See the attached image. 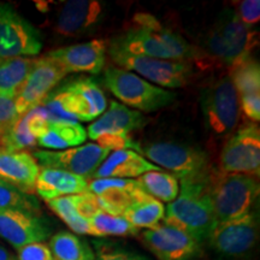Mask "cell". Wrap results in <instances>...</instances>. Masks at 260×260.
<instances>
[{
    "instance_id": "1",
    "label": "cell",
    "mask_w": 260,
    "mask_h": 260,
    "mask_svg": "<svg viewBox=\"0 0 260 260\" xmlns=\"http://www.w3.org/2000/svg\"><path fill=\"white\" fill-rule=\"evenodd\" d=\"M134 21L136 27L110 41V47L159 59L199 60V50L182 35L162 27L154 16L139 14Z\"/></svg>"
},
{
    "instance_id": "2",
    "label": "cell",
    "mask_w": 260,
    "mask_h": 260,
    "mask_svg": "<svg viewBox=\"0 0 260 260\" xmlns=\"http://www.w3.org/2000/svg\"><path fill=\"white\" fill-rule=\"evenodd\" d=\"M213 175L209 172L200 177L182 180L178 197L168 204L162 219L164 224L188 234L201 246L206 243L216 224L211 199Z\"/></svg>"
},
{
    "instance_id": "3",
    "label": "cell",
    "mask_w": 260,
    "mask_h": 260,
    "mask_svg": "<svg viewBox=\"0 0 260 260\" xmlns=\"http://www.w3.org/2000/svg\"><path fill=\"white\" fill-rule=\"evenodd\" d=\"M258 44V32L247 28L235 10L226 8L201 40L199 61L211 60L232 68L243 58L252 56Z\"/></svg>"
},
{
    "instance_id": "4",
    "label": "cell",
    "mask_w": 260,
    "mask_h": 260,
    "mask_svg": "<svg viewBox=\"0 0 260 260\" xmlns=\"http://www.w3.org/2000/svg\"><path fill=\"white\" fill-rule=\"evenodd\" d=\"M106 105V98L99 84L88 77L52 90L41 103L51 123L94 121L105 111Z\"/></svg>"
},
{
    "instance_id": "5",
    "label": "cell",
    "mask_w": 260,
    "mask_h": 260,
    "mask_svg": "<svg viewBox=\"0 0 260 260\" xmlns=\"http://www.w3.org/2000/svg\"><path fill=\"white\" fill-rule=\"evenodd\" d=\"M259 191L258 177L216 172L211 186L216 223L229 222L251 213L255 210Z\"/></svg>"
},
{
    "instance_id": "6",
    "label": "cell",
    "mask_w": 260,
    "mask_h": 260,
    "mask_svg": "<svg viewBox=\"0 0 260 260\" xmlns=\"http://www.w3.org/2000/svg\"><path fill=\"white\" fill-rule=\"evenodd\" d=\"M103 84L121 100L123 105L145 112H154L171 105L176 94L117 67H107L103 74Z\"/></svg>"
},
{
    "instance_id": "7",
    "label": "cell",
    "mask_w": 260,
    "mask_h": 260,
    "mask_svg": "<svg viewBox=\"0 0 260 260\" xmlns=\"http://www.w3.org/2000/svg\"><path fill=\"white\" fill-rule=\"evenodd\" d=\"M110 58L121 69L134 71L138 76L152 84H158L160 88H182L189 83L193 76V64L191 61L167 60L159 58L133 54L117 48H107ZM117 67V68H118Z\"/></svg>"
},
{
    "instance_id": "8",
    "label": "cell",
    "mask_w": 260,
    "mask_h": 260,
    "mask_svg": "<svg viewBox=\"0 0 260 260\" xmlns=\"http://www.w3.org/2000/svg\"><path fill=\"white\" fill-rule=\"evenodd\" d=\"M200 106L209 132L216 136L232 134L239 123L241 109L239 95L229 75L201 89Z\"/></svg>"
},
{
    "instance_id": "9",
    "label": "cell",
    "mask_w": 260,
    "mask_h": 260,
    "mask_svg": "<svg viewBox=\"0 0 260 260\" xmlns=\"http://www.w3.org/2000/svg\"><path fill=\"white\" fill-rule=\"evenodd\" d=\"M259 240L258 210L234 220L216 223L211 230V251L220 260H243L254 252Z\"/></svg>"
},
{
    "instance_id": "10",
    "label": "cell",
    "mask_w": 260,
    "mask_h": 260,
    "mask_svg": "<svg viewBox=\"0 0 260 260\" xmlns=\"http://www.w3.org/2000/svg\"><path fill=\"white\" fill-rule=\"evenodd\" d=\"M140 152L160 168L172 172L181 181L211 172L209 154L195 146L175 141H158L141 147Z\"/></svg>"
},
{
    "instance_id": "11",
    "label": "cell",
    "mask_w": 260,
    "mask_h": 260,
    "mask_svg": "<svg viewBox=\"0 0 260 260\" xmlns=\"http://www.w3.org/2000/svg\"><path fill=\"white\" fill-rule=\"evenodd\" d=\"M41 50V32L11 5L0 3V60L37 56Z\"/></svg>"
},
{
    "instance_id": "12",
    "label": "cell",
    "mask_w": 260,
    "mask_h": 260,
    "mask_svg": "<svg viewBox=\"0 0 260 260\" xmlns=\"http://www.w3.org/2000/svg\"><path fill=\"white\" fill-rule=\"evenodd\" d=\"M220 172L259 177L260 130L255 123L240 126L228 140L220 153Z\"/></svg>"
},
{
    "instance_id": "13",
    "label": "cell",
    "mask_w": 260,
    "mask_h": 260,
    "mask_svg": "<svg viewBox=\"0 0 260 260\" xmlns=\"http://www.w3.org/2000/svg\"><path fill=\"white\" fill-rule=\"evenodd\" d=\"M67 75L64 68L53 58L45 56L35 59L30 73L15 98L18 115H24L34 107L41 105Z\"/></svg>"
},
{
    "instance_id": "14",
    "label": "cell",
    "mask_w": 260,
    "mask_h": 260,
    "mask_svg": "<svg viewBox=\"0 0 260 260\" xmlns=\"http://www.w3.org/2000/svg\"><path fill=\"white\" fill-rule=\"evenodd\" d=\"M110 151L95 144H87L64 151H34L32 157L42 168L68 171L83 178H92Z\"/></svg>"
},
{
    "instance_id": "15",
    "label": "cell",
    "mask_w": 260,
    "mask_h": 260,
    "mask_svg": "<svg viewBox=\"0 0 260 260\" xmlns=\"http://www.w3.org/2000/svg\"><path fill=\"white\" fill-rule=\"evenodd\" d=\"M52 236V224L41 213L0 210V237L17 249L29 243L45 242Z\"/></svg>"
},
{
    "instance_id": "16",
    "label": "cell",
    "mask_w": 260,
    "mask_h": 260,
    "mask_svg": "<svg viewBox=\"0 0 260 260\" xmlns=\"http://www.w3.org/2000/svg\"><path fill=\"white\" fill-rule=\"evenodd\" d=\"M141 240L159 260H198L203 249L188 234L164 223L145 230Z\"/></svg>"
},
{
    "instance_id": "17",
    "label": "cell",
    "mask_w": 260,
    "mask_h": 260,
    "mask_svg": "<svg viewBox=\"0 0 260 260\" xmlns=\"http://www.w3.org/2000/svg\"><path fill=\"white\" fill-rule=\"evenodd\" d=\"M105 5L96 0H70L58 12L54 30L63 37L88 35L102 24Z\"/></svg>"
},
{
    "instance_id": "18",
    "label": "cell",
    "mask_w": 260,
    "mask_h": 260,
    "mask_svg": "<svg viewBox=\"0 0 260 260\" xmlns=\"http://www.w3.org/2000/svg\"><path fill=\"white\" fill-rule=\"evenodd\" d=\"M88 191L95 195L103 212L113 216H123L130 205L146 195L130 178H95L88 183Z\"/></svg>"
},
{
    "instance_id": "19",
    "label": "cell",
    "mask_w": 260,
    "mask_h": 260,
    "mask_svg": "<svg viewBox=\"0 0 260 260\" xmlns=\"http://www.w3.org/2000/svg\"><path fill=\"white\" fill-rule=\"evenodd\" d=\"M107 44L104 40H90L48 52L47 56L57 60L69 73L99 74L106 61Z\"/></svg>"
},
{
    "instance_id": "20",
    "label": "cell",
    "mask_w": 260,
    "mask_h": 260,
    "mask_svg": "<svg viewBox=\"0 0 260 260\" xmlns=\"http://www.w3.org/2000/svg\"><path fill=\"white\" fill-rule=\"evenodd\" d=\"M44 107L39 105L22 115L4 134L0 135V151L22 152L38 145V138L48 125Z\"/></svg>"
},
{
    "instance_id": "21",
    "label": "cell",
    "mask_w": 260,
    "mask_h": 260,
    "mask_svg": "<svg viewBox=\"0 0 260 260\" xmlns=\"http://www.w3.org/2000/svg\"><path fill=\"white\" fill-rule=\"evenodd\" d=\"M40 167L28 152L0 151V180L25 194L34 195Z\"/></svg>"
},
{
    "instance_id": "22",
    "label": "cell",
    "mask_w": 260,
    "mask_h": 260,
    "mask_svg": "<svg viewBox=\"0 0 260 260\" xmlns=\"http://www.w3.org/2000/svg\"><path fill=\"white\" fill-rule=\"evenodd\" d=\"M147 118L141 112L134 111L128 106L111 102L110 107L87 129V135L96 140L104 134H130L133 130L142 128Z\"/></svg>"
},
{
    "instance_id": "23",
    "label": "cell",
    "mask_w": 260,
    "mask_h": 260,
    "mask_svg": "<svg viewBox=\"0 0 260 260\" xmlns=\"http://www.w3.org/2000/svg\"><path fill=\"white\" fill-rule=\"evenodd\" d=\"M160 170L155 164L132 149L113 151L98 168L93 178H130L139 177L148 171Z\"/></svg>"
},
{
    "instance_id": "24",
    "label": "cell",
    "mask_w": 260,
    "mask_h": 260,
    "mask_svg": "<svg viewBox=\"0 0 260 260\" xmlns=\"http://www.w3.org/2000/svg\"><path fill=\"white\" fill-rule=\"evenodd\" d=\"M35 191L45 201H50L60 197L86 193L88 191V181L68 171L42 168L35 183Z\"/></svg>"
},
{
    "instance_id": "25",
    "label": "cell",
    "mask_w": 260,
    "mask_h": 260,
    "mask_svg": "<svg viewBox=\"0 0 260 260\" xmlns=\"http://www.w3.org/2000/svg\"><path fill=\"white\" fill-rule=\"evenodd\" d=\"M87 132L77 123H48L38 138V145L46 149H65L82 145Z\"/></svg>"
},
{
    "instance_id": "26",
    "label": "cell",
    "mask_w": 260,
    "mask_h": 260,
    "mask_svg": "<svg viewBox=\"0 0 260 260\" xmlns=\"http://www.w3.org/2000/svg\"><path fill=\"white\" fill-rule=\"evenodd\" d=\"M52 260H94L93 248L84 239L70 232H59L48 242Z\"/></svg>"
},
{
    "instance_id": "27",
    "label": "cell",
    "mask_w": 260,
    "mask_h": 260,
    "mask_svg": "<svg viewBox=\"0 0 260 260\" xmlns=\"http://www.w3.org/2000/svg\"><path fill=\"white\" fill-rule=\"evenodd\" d=\"M35 59L28 57L0 60V94L15 99L30 73Z\"/></svg>"
},
{
    "instance_id": "28",
    "label": "cell",
    "mask_w": 260,
    "mask_h": 260,
    "mask_svg": "<svg viewBox=\"0 0 260 260\" xmlns=\"http://www.w3.org/2000/svg\"><path fill=\"white\" fill-rule=\"evenodd\" d=\"M229 77L233 81L239 99L260 96V65L252 56L243 58L233 65Z\"/></svg>"
},
{
    "instance_id": "29",
    "label": "cell",
    "mask_w": 260,
    "mask_h": 260,
    "mask_svg": "<svg viewBox=\"0 0 260 260\" xmlns=\"http://www.w3.org/2000/svg\"><path fill=\"white\" fill-rule=\"evenodd\" d=\"M139 187L142 191L160 203L170 204L178 197L180 184L177 178L168 172L148 171L138 177Z\"/></svg>"
},
{
    "instance_id": "30",
    "label": "cell",
    "mask_w": 260,
    "mask_h": 260,
    "mask_svg": "<svg viewBox=\"0 0 260 260\" xmlns=\"http://www.w3.org/2000/svg\"><path fill=\"white\" fill-rule=\"evenodd\" d=\"M165 207L160 201L146 194L124 211L123 217L136 229H153L164 219Z\"/></svg>"
},
{
    "instance_id": "31",
    "label": "cell",
    "mask_w": 260,
    "mask_h": 260,
    "mask_svg": "<svg viewBox=\"0 0 260 260\" xmlns=\"http://www.w3.org/2000/svg\"><path fill=\"white\" fill-rule=\"evenodd\" d=\"M88 234L94 237L138 235L139 229L133 226L123 216H113L99 211L88 220Z\"/></svg>"
},
{
    "instance_id": "32",
    "label": "cell",
    "mask_w": 260,
    "mask_h": 260,
    "mask_svg": "<svg viewBox=\"0 0 260 260\" xmlns=\"http://www.w3.org/2000/svg\"><path fill=\"white\" fill-rule=\"evenodd\" d=\"M0 210L41 213L40 203L34 195L25 194L3 180H0Z\"/></svg>"
},
{
    "instance_id": "33",
    "label": "cell",
    "mask_w": 260,
    "mask_h": 260,
    "mask_svg": "<svg viewBox=\"0 0 260 260\" xmlns=\"http://www.w3.org/2000/svg\"><path fill=\"white\" fill-rule=\"evenodd\" d=\"M48 207L57 214L63 222L70 228L76 235H87L88 234V220L83 219L76 212L74 195L60 197L57 199L46 201Z\"/></svg>"
},
{
    "instance_id": "34",
    "label": "cell",
    "mask_w": 260,
    "mask_h": 260,
    "mask_svg": "<svg viewBox=\"0 0 260 260\" xmlns=\"http://www.w3.org/2000/svg\"><path fill=\"white\" fill-rule=\"evenodd\" d=\"M94 260H151L141 253L123 247L118 243L94 240L92 242Z\"/></svg>"
},
{
    "instance_id": "35",
    "label": "cell",
    "mask_w": 260,
    "mask_h": 260,
    "mask_svg": "<svg viewBox=\"0 0 260 260\" xmlns=\"http://www.w3.org/2000/svg\"><path fill=\"white\" fill-rule=\"evenodd\" d=\"M100 147L109 149V151H118V149H135L141 151V146L130 138L129 134H104L96 139Z\"/></svg>"
},
{
    "instance_id": "36",
    "label": "cell",
    "mask_w": 260,
    "mask_h": 260,
    "mask_svg": "<svg viewBox=\"0 0 260 260\" xmlns=\"http://www.w3.org/2000/svg\"><path fill=\"white\" fill-rule=\"evenodd\" d=\"M15 99L0 94V135L4 134L19 118Z\"/></svg>"
},
{
    "instance_id": "37",
    "label": "cell",
    "mask_w": 260,
    "mask_h": 260,
    "mask_svg": "<svg viewBox=\"0 0 260 260\" xmlns=\"http://www.w3.org/2000/svg\"><path fill=\"white\" fill-rule=\"evenodd\" d=\"M74 201L77 214L86 220H89L96 212L102 211L99 205H98L96 197L94 194L89 193V191L81 194H75Z\"/></svg>"
},
{
    "instance_id": "38",
    "label": "cell",
    "mask_w": 260,
    "mask_h": 260,
    "mask_svg": "<svg viewBox=\"0 0 260 260\" xmlns=\"http://www.w3.org/2000/svg\"><path fill=\"white\" fill-rule=\"evenodd\" d=\"M236 15L247 28L252 29L260 19V2L259 0H243L237 5Z\"/></svg>"
},
{
    "instance_id": "39",
    "label": "cell",
    "mask_w": 260,
    "mask_h": 260,
    "mask_svg": "<svg viewBox=\"0 0 260 260\" xmlns=\"http://www.w3.org/2000/svg\"><path fill=\"white\" fill-rule=\"evenodd\" d=\"M17 260H52V254L48 245L45 242L29 243L17 249Z\"/></svg>"
},
{
    "instance_id": "40",
    "label": "cell",
    "mask_w": 260,
    "mask_h": 260,
    "mask_svg": "<svg viewBox=\"0 0 260 260\" xmlns=\"http://www.w3.org/2000/svg\"><path fill=\"white\" fill-rule=\"evenodd\" d=\"M0 260H17L16 256L9 251L8 248H5L4 246L0 245Z\"/></svg>"
}]
</instances>
